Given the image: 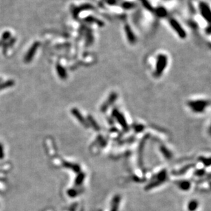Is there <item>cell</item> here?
Segmentation results:
<instances>
[{"label": "cell", "mask_w": 211, "mask_h": 211, "mask_svg": "<svg viewBox=\"0 0 211 211\" xmlns=\"http://www.w3.org/2000/svg\"><path fill=\"white\" fill-rule=\"evenodd\" d=\"M188 107L194 112H203L210 105V101L208 100H194L188 103Z\"/></svg>", "instance_id": "cell-1"}, {"label": "cell", "mask_w": 211, "mask_h": 211, "mask_svg": "<svg viewBox=\"0 0 211 211\" xmlns=\"http://www.w3.org/2000/svg\"><path fill=\"white\" fill-rule=\"evenodd\" d=\"M167 65V57L164 54H161L158 56L157 63H156V75L157 76H160L165 70Z\"/></svg>", "instance_id": "cell-2"}, {"label": "cell", "mask_w": 211, "mask_h": 211, "mask_svg": "<svg viewBox=\"0 0 211 211\" xmlns=\"http://www.w3.org/2000/svg\"><path fill=\"white\" fill-rule=\"evenodd\" d=\"M199 10L201 16L207 22L211 23V9L206 3L201 1L199 3Z\"/></svg>", "instance_id": "cell-3"}, {"label": "cell", "mask_w": 211, "mask_h": 211, "mask_svg": "<svg viewBox=\"0 0 211 211\" xmlns=\"http://www.w3.org/2000/svg\"><path fill=\"white\" fill-rule=\"evenodd\" d=\"M169 23H170L171 27L176 32L177 34H178L181 39H185L186 37V32L184 31L183 28L180 26V24L179 23L178 21H176L173 18H171L169 19Z\"/></svg>", "instance_id": "cell-4"}, {"label": "cell", "mask_w": 211, "mask_h": 211, "mask_svg": "<svg viewBox=\"0 0 211 211\" xmlns=\"http://www.w3.org/2000/svg\"><path fill=\"white\" fill-rule=\"evenodd\" d=\"M156 14L158 15L159 17H165L167 15V12L165 8L163 7H158L155 10Z\"/></svg>", "instance_id": "cell-5"}, {"label": "cell", "mask_w": 211, "mask_h": 211, "mask_svg": "<svg viewBox=\"0 0 211 211\" xmlns=\"http://www.w3.org/2000/svg\"><path fill=\"white\" fill-rule=\"evenodd\" d=\"M142 1H143V4L145 5V6L146 7V8L149 9V10H152V6H151L150 4V3H149V2H148V1H147V0H142Z\"/></svg>", "instance_id": "cell-6"}, {"label": "cell", "mask_w": 211, "mask_h": 211, "mask_svg": "<svg viewBox=\"0 0 211 211\" xmlns=\"http://www.w3.org/2000/svg\"><path fill=\"white\" fill-rule=\"evenodd\" d=\"M4 157V152H3V148L1 143H0V159H3Z\"/></svg>", "instance_id": "cell-7"}, {"label": "cell", "mask_w": 211, "mask_h": 211, "mask_svg": "<svg viewBox=\"0 0 211 211\" xmlns=\"http://www.w3.org/2000/svg\"><path fill=\"white\" fill-rule=\"evenodd\" d=\"M9 37H10V33L8 32H5L4 34H3V38L4 39H7Z\"/></svg>", "instance_id": "cell-8"}, {"label": "cell", "mask_w": 211, "mask_h": 211, "mask_svg": "<svg viewBox=\"0 0 211 211\" xmlns=\"http://www.w3.org/2000/svg\"><path fill=\"white\" fill-rule=\"evenodd\" d=\"M206 32L208 33V34H211V24H210V26H208V28H206Z\"/></svg>", "instance_id": "cell-9"}, {"label": "cell", "mask_w": 211, "mask_h": 211, "mask_svg": "<svg viewBox=\"0 0 211 211\" xmlns=\"http://www.w3.org/2000/svg\"><path fill=\"white\" fill-rule=\"evenodd\" d=\"M209 134L211 135V125L210 126V129H209Z\"/></svg>", "instance_id": "cell-10"}]
</instances>
